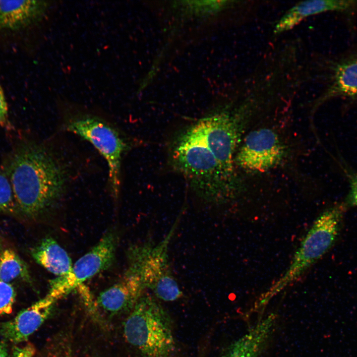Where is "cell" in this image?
Listing matches in <instances>:
<instances>
[{
	"label": "cell",
	"mask_w": 357,
	"mask_h": 357,
	"mask_svg": "<svg viewBox=\"0 0 357 357\" xmlns=\"http://www.w3.org/2000/svg\"><path fill=\"white\" fill-rule=\"evenodd\" d=\"M7 172L16 205L28 217L53 208L65 192L68 169L52 149L42 144L20 146L12 155Z\"/></svg>",
	"instance_id": "1"
},
{
	"label": "cell",
	"mask_w": 357,
	"mask_h": 357,
	"mask_svg": "<svg viewBox=\"0 0 357 357\" xmlns=\"http://www.w3.org/2000/svg\"><path fill=\"white\" fill-rule=\"evenodd\" d=\"M347 207L344 202L328 208L315 220L296 251L285 273L259 298L255 309L261 310L274 296L298 280L333 246Z\"/></svg>",
	"instance_id": "2"
},
{
	"label": "cell",
	"mask_w": 357,
	"mask_h": 357,
	"mask_svg": "<svg viewBox=\"0 0 357 357\" xmlns=\"http://www.w3.org/2000/svg\"><path fill=\"white\" fill-rule=\"evenodd\" d=\"M128 343L144 357H173L176 344L171 319L152 296L143 294L124 324Z\"/></svg>",
	"instance_id": "3"
},
{
	"label": "cell",
	"mask_w": 357,
	"mask_h": 357,
	"mask_svg": "<svg viewBox=\"0 0 357 357\" xmlns=\"http://www.w3.org/2000/svg\"><path fill=\"white\" fill-rule=\"evenodd\" d=\"M180 219L179 216L167 235L159 242L150 238L131 245L127 251V269L139 277L146 289L166 301L176 300L182 296L168 256L169 245Z\"/></svg>",
	"instance_id": "4"
},
{
	"label": "cell",
	"mask_w": 357,
	"mask_h": 357,
	"mask_svg": "<svg viewBox=\"0 0 357 357\" xmlns=\"http://www.w3.org/2000/svg\"><path fill=\"white\" fill-rule=\"evenodd\" d=\"M65 127L67 131L90 143L105 159L111 192L117 198L120 184L121 157L126 147L119 132L103 119L89 115L71 119Z\"/></svg>",
	"instance_id": "5"
},
{
	"label": "cell",
	"mask_w": 357,
	"mask_h": 357,
	"mask_svg": "<svg viewBox=\"0 0 357 357\" xmlns=\"http://www.w3.org/2000/svg\"><path fill=\"white\" fill-rule=\"evenodd\" d=\"M117 243V234L113 231L107 232L90 250L76 261L69 273L50 282L49 294L58 300L108 269L114 261Z\"/></svg>",
	"instance_id": "6"
},
{
	"label": "cell",
	"mask_w": 357,
	"mask_h": 357,
	"mask_svg": "<svg viewBox=\"0 0 357 357\" xmlns=\"http://www.w3.org/2000/svg\"><path fill=\"white\" fill-rule=\"evenodd\" d=\"M284 155V148L277 134L263 128L249 132L244 139L236 157L241 168L262 172L275 166Z\"/></svg>",
	"instance_id": "7"
},
{
	"label": "cell",
	"mask_w": 357,
	"mask_h": 357,
	"mask_svg": "<svg viewBox=\"0 0 357 357\" xmlns=\"http://www.w3.org/2000/svg\"><path fill=\"white\" fill-rule=\"evenodd\" d=\"M193 126L229 177L233 171L237 140V128L233 119L228 114L222 113L203 119Z\"/></svg>",
	"instance_id": "8"
},
{
	"label": "cell",
	"mask_w": 357,
	"mask_h": 357,
	"mask_svg": "<svg viewBox=\"0 0 357 357\" xmlns=\"http://www.w3.org/2000/svg\"><path fill=\"white\" fill-rule=\"evenodd\" d=\"M57 300L48 293L13 319L0 323V335L15 344L25 341L44 323Z\"/></svg>",
	"instance_id": "9"
},
{
	"label": "cell",
	"mask_w": 357,
	"mask_h": 357,
	"mask_svg": "<svg viewBox=\"0 0 357 357\" xmlns=\"http://www.w3.org/2000/svg\"><path fill=\"white\" fill-rule=\"evenodd\" d=\"M146 290L139 277L127 269L121 279L98 297L105 311L116 313L133 308Z\"/></svg>",
	"instance_id": "10"
},
{
	"label": "cell",
	"mask_w": 357,
	"mask_h": 357,
	"mask_svg": "<svg viewBox=\"0 0 357 357\" xmlns=\"http://www.w3.org/2000/svg\"><path fill=\"white\" fill-rule=\"evenodd\" d=\"M330 71L328 86L316 104L335 97L357 99V53L332 62Z\"/></svg>",
	"instance_id": "11"
},
{
	"label": "cell",
	"mask_w": 357,
	"mask_h": 357,
	"mask_svg": "<svg viewBox=\"0 0 357 357\" xmlns=\"http://www.w3.org/2000/svg\"><path fill=\"white\" fill-rule=\"evenodd\" d=\"M357 0H314L300 1L289 9L276 24L274 33L279 34L294 28L306 17L327 11L352 12Z\"/></svg>",
	"instance_id": "12"
},
{
	"label": "cell",
	"mask_w": 357,
	"mask_h": 357,
	"mask_svg": "<svg viewBox=\"0 0 357 357\" xmlns=\"http://www.w3.org/2000/svg\"><path fill=\"white\" fill-rule=\"evenodd\" d=\"M49 5L43 0H0V30H16L35 23Z\"/></svg>",
	"instance_id": "13"
},
{
	"label": "cell",
	"mask_w": 357,
	"mask_h": 357,
	"mask_svg": "<svg viewBox=\"0 0 357 357\" xmlns=\"http://www.w3.org/2000/svg\"><path fill=\"white\" fill-rule=\"evenodd\" d=\"M276 314L271 313L258 321L230 347L226 357H260L274 330Z\"/></svg>",
	"instance_id": "14"
},
{
	"label": "cell",
	"mask_w": 357,
	"mask_h": 357,
	"mask_svg": "<svg viewBox=\"0 0 357 357\" xmlns=\"http://www.w3.org/2000/svg\"><path fill=\"white\" fill-rule=\"evenodd\" d=\"M31 253L37 263L58 277L65 276L71 270L73 265L70 257L52 237L42 239Z\"/></svg>",
	"instance_id": "15"
},
{
	"label": "cell",
	"mask_w": 357,
	"mask_h": 357,
	"mask_svg": "<svg viewBox=\"0 0 357 357\" xmlns=\"http://www.w3.org/2000/svg\"><path fill=\"white\" fill-rule=\"evenodd\" d=\"M15 280L32 282L26 263L13 250L6 249L0 253V281L9 283Z\"/></svg>",
	"instance_id": "16"
},
{
	"label": "cell",
	"mask_w": 357,
	"mask_h": 357,
	"mask_svg": "<svg viewBox=\"0 0 357 357\" xmlns=\"http://www.w3.org/2000/svg\"><path fill=\"white\" fill-rule=\"evenodd\" d=\"M15 205L9 179L4 173L0 172V213L12 212Z\"/></svg>",
	"instance_id": "17"
},
{
	"label": "cell",
	"mask_w": 357,
	"mask_h": 357,
	"mask_svg": "<svg viewBox=\"0 0 357 357\" xmlns=\"http://www.w3.org/2000/svg\"><path fill=\"white\" fill-rule=\"evenodd\" d=\"M15 296L14 289L10 283L0 281V315L12 312Z\"/></svg>",
	"instance_id": "18"
},
{
	"label": "cell",
	"mask_w": 357,
	"mask_h": 357,
	"mask_svg": "<svg viewBox=\"0 0 357 357\" xmlns=\"http://www.w3.org/2000/svg\"><path fill=\"white\" fill-rule=\"evenodd\" d=\"M349 182V191L343 202L346 206H357V174L344 169Z\"/></svg>",
	"instance_id": "19"
},
{
	"label": "cell",
	"mask_w": 357,
	"mask_h": 357,
	"mask_svg": "<svg viewBox=\"0 0 357 357\" xmlns=\"http://www.w3.org/2000/svg\"><path fill=\"white\" fill-rule=\"evenodd\" d=\"M0 126L7 129H11L12 126L8 117L7 105L1 86L0 85Z\"/></svg>",
	"instance_id": "20"
},
{
	"label": "cell",
	"mask_w": 357,
	"mask_h": 357,
	"mask_svg": "<svg viewBox=\"0 0 357 357\" xmlns=\"http://www.w3.org/2000/svg\"><path fill=\"white\" fill-rule=\"evenodd\" d=\"M35 353V348L30 343L22 347H15L12 352V357H33Z\"/></svg>",
	"instance_id": "21"
},
{
	"label": "cell",
	"mask_w": 357,
	"mask_h": 357,
	"mask_svg": "<svg viewBox=\"0 0 357 357\" xmlns=\"http://www.w3.org/2000/svg\"><path fill=\"white\" fill-rule=\"evenodd\" d=\"M0 357H8L7 344L4 340L0 342Z\"/></svg>",
	"instance_id": "22"
},
{
	"label": "cell",
	"mask_w": 357,
	"mask_h": 357,
	"mask_svg": "<svg viewBox=\"0 0 357 357\" xmlns=\"http://www.w3.org/2000/svg\"></svg>",
	"instance_id": "23"
}]
</instances>
